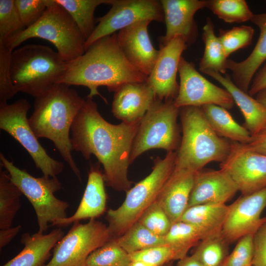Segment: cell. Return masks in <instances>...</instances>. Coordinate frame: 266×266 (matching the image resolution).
<instances>
[{"instance_id": "cell-38", "label": "cell", "mask_w": 266, "mask_h": 266, "mask_svg": "<svg viewBox=\"0 0 266 266\" xmlns=\"http://www.w3.org/2000/svg\"><path fill=\"white\" fill-rule=\"evenodd\" d=\"M138 222L153 233L162 236L167 233L172 225L166 212L157 200L147 209Z\"/></svg>"}, {"instance_id": "cell-44", "label": "cell", "mask_w": 266, "mask_h": 266, "mask_svg": "<svg viewBox=\"0 0 266 266\" xmlns=\"http://www.w3.org/2000/svg\"><path fill=\"white\" fill-rule=\"evenodd\" d=\"M245 145L252 151L266 155V125L252 135L250 141Z\"/></svg>"}, {"instance_id": "cell-40", "label": "cell", "mask_w": 266, "mask_h": 266, "mask_svg": "<svg viewBox=\"0 0 266 266\" xmlns=\"http://www.w3.org/2000/svg\"><path fill=\"white\" fill-rule=\"evenodd\" d=\"M131 261L139 260L155 266H164L180 260L177 252L169 245L163 244L129 254Z\"/></svg>"}, {"instance_id": "cell-31", "label": "cell", "mask_w": 266, "mask_h": 266, "mask_svg": "<svg viewBox=\"0 0 266 266\" xmlns=\"http://www.w3.org/2000/svg\"><path fill=\"white\" fill-rule=\"evenodd\" d=\"M203 238L202 233L197 228L181 221L172 224L164 236L166 244L170 246L177 252L180 260L187 256L189 250Z\"/></svg>"}, {"instance_id": "cell-16", "label": "cell", "mask_w": 266, "mask_h": 266, "mask_svg": "<svg viewBox=\"0 0 266 266\" xmlns=\"http://www.w3.org/2000/svg\"><path fill=\"white\" fill-rule=\"evenodd\" d=\"M188 46L183 37L177 36L160 46L159 57L146 81L156 98L166 101L174 100L176 97L179 87L176 80L179 62Z\"/></svg>"}, {"instance_id": "cell-27", "label": "cell", "mask_w": 266, "mask_h": 266, "mask_svg": "<svg viewBox=\"0 0 266 266\" xmlns=\"http://www.w3.org/2000/svg\"><path fill=\"white\" fill-rule=\"evenodd\" d=\"M201 108L210 126L220 136L240 144L250 141L249 132L239 124L227 109L215 104L205 105Z\"/></svg>"}, {"instance_id": "cell-30", "label": "cell", "mask_w": 266, "mask_h": 266, "mask_svg": "<svg viewBox=\"0 0 266 266\" xmlns=\"http://www.w3.org/2000/svg\"><path fill=\"white\" fill-rule=\"evenodd\" d=\"M20 190L11 181L7 170L0 172V229L11 227L21 208Z\"/></svg>"}, {"instance_id": "cell-10", "label": "cell", "mask_w": 266, "mask_h": 266, "mask_svg": "<svg viewBox=\"0 0 266 266\" xmlns=\"http://www.w3.org/2000/svg\"><path fill=\"white\" fill-rule=\"evenodd\" d=\"M28 101L21 99L12 104L0 103V128L17 140L32 158L43 175L56 177L64 169V164L51 158L38 140L29 123Z\"/></svg>"}, {"instance_id": "cell-36", "label": "cell", "mask_w": 266, "mask_h": 266, "mask_svg": "<svg viewBox=\"0 0 266 266\" xmlns=\"http://www.w3.org/2000/svg\"><path fill=\"white\" fill-rule=\"evenodd\" d=\"M25 29L14 0H0V42H7Z\"/></svg>"}, {"instance_id": "cell-46", "label": "cell", "mask_w": 266, "mask_h": 266, "mask_svg": "<svg viewBox=\"0 0 266 266\" xmlns=\"http://www.w3.org/2000/svg\"><path fill=\"white\" fill-rule=\"evenodd\" d=\"M22 227L18 225L14 227L0 229V249L8 245L12 240L19 233Z\"/></svg>"}, {"instance_id": "cell-51", "label": "cell", "mask_w": 266, "mask_h": 266, "mask_svg": "<svg viewBox=\"0 0 266 266\" xmlns=\"http://www.w3.org/2000/svg\"></svg>"}, {"instance_id": "cell-22", "label": "cell", "mask_w": 266, "mask_h": 266, "mask_svg": "<svg viewBox=\"0 0 266 266\" xmlns=\"http://www.w3.org/2000/svg\"><path fill=\"white\" fill-rule=\"evenodd\" d=\"M99 164L90 166L87 185L75 213L55 222L52 226H67L82 220L96 219L104 213L107 196L103 175L100 170Z\"/></svg>"}, {"instance_id": "cell-17", "label": "cell", "mask_w": 266, "mask_h": 266, "mask_svg": "<svg viewBox=\"0 0 266 266\" xmlns=\"http://www.w3.org/2000/svg\"><path fill=\"white\" fill-rule=\"evenodd\" d=\"M150 21L134 23L117 33L118 44L129 63L148 76L159 57L160 50L153 46L148 32Z\"/></svg>"}, {"instance_id": "cell-2", "label": "cell", "mask_w": 266, "mask_h": 266, "mask_svg": "<svg viewBox=\"0 0 266 266\" xmlns=\"http://www.w3.org/2000/svg\"><path fill=\"white\" fill-rule=\"evenodd\" d=\"M148 76L132 66L118 44L117 33L102 37L91 44L81 56L68 62L66 69L58 83L83 86L90 90L87 98L100 96V86L114 92L130 82H146Z\"/></svg>"}, {"instance_id": "cell-37", "label": "cell", "mask_w": 266, "mask_h": 266, "mask_svg": "<svg viewBox=\"0 0 266 266\" xmlns=\"http://www.w3.org/2000/svg\"><path fill=\"white\" fill-rule=\"evenodd\" d=\"M254 29L249 26L235 27L228 30H220L218 38L227 58L234 52L248 46L252 41Z\"/></svg>"}, {"instance_id": "cell-29", "label": "cell", "mask_w": 266, "mask_h": 266, "mask_svg": "<svg viewBox=\"0 0 266 266\" xmlns=\"http://www.w3.org/2000/svg\"><path fill=\"white\" fill-rule=\"evenodd\" d=\"M73 19L86 40L93 32L96 21V8L102 4H111L112 0H55Z\"/></svg>"}, {"instance_id": "cell-12", "label": "cell", "mask_w": 266, "mask_h": 266, "mask_svg": "<svg viewBox=\"0 0 266 266\" xmlns=\"http://www.w3.org/2000/svg\"><path fill=\"white\" fill-rule=\"evenodd\" d=\"M111 7L104 16L96 19L98 25L86 40L85 51L97 40L142 21L164 22L160 0H112Z\"/></svg>"}, {"instance_id": "cell-1", "label": "cell", "mask_w": 266, "mask_h": 266, "mask_svg": "<svg viewBox=\"0 0 266 266\" xmlns=\"http://www.w3.org/2000/svg\"><path fill=\"white\" fill-rule=\"evenodd\" d=\"M140 122L112 124L100 114L93 99L87 98L71 126L73 150L86 160L94 155L103 166L106 185L119 192H127L133 183L128 171Z\"/></svg>"}, {"instance_id": "cell-48", "label": "cell", "mask_w": 266, "mask_h": 266, "mask_svg": "<svg viewBox=\"0 0 266 266\" xmlns=\"http://www.w3.org/2000/svg\"><path fill=\"white\" fill-rule=\"evenodd\" d=\"M256 99L266 106V89L258 92L256 95Z\"/></svg>"}, {"instance_id": "cell-6", "label": "cell", "mask_w": 266, "mask_h": 266, "mask_svg": "<svg viewBox=\"0 0 266 266\" xmlns=\"http://www.w3.org/2000/svg\"><path fill=\"white\" fill-rule=\"evenodd\" d=\"M176 152L167 153L164 159L157 157L151 173L126 193L124 202L117 208L107 211L106 219L112 238L124 233L137 222L147 209L156 201L174 170Z\"/></svg>"}, {"instance_id": "cell-4", "label": "cell", "mask_w": 266, "mask_h": 266, "mask_svg": "<svg viewBox=\"0 0 266 266\" xmlns=\"http://www.w3.org/2000/svg\"><path fill=\"white\" fill-rule=\"evenodd\" d=\"M182 136L175 167L197 172L212 162H223L232 141L218 135L208 123L201 107L180 108Z\"/></svg>"}, {"instance_id": "cell-24", "label": "cell", "mask_w": 266, "mask_h": 266, "mask_svg": "<svg viewBox=\"0 0 266 266\" xmlns=\"http://www.w3.org/2000/svg\"><path fill=\"white\" fill-rule=\"evenodd\" d=\"M203 73L217 81L231 95L244 117L243 126L251 136L258 133L266 125V106L239 88L229 75H223L213 71H207Z\"/></svg>"}, {"instance_id": "cell-41", "label": "cell", "mask_w": 266, "mask_h": 266, "mask_svg": "<svg viewBox=\"0 0 266 266\" xmlns=\"http://www.w3.org/2000/svg\"><path fill=\"white\" fill-rule=\"evenodd\" d=\"M51 0H14L26 29L37 23L42 17Z\"/></svg>"}, {"instance_id": "cell-47", "label": "cell", "mask_w": 266, "mask_h": 266, "mask_svg": "<svg viewBox=\"0 0 266 266\" xmlns=\"http://www.w3.org/2000/svg\"><path fill=\"white\" fill-rule=\"evenodd\" d=\"M177 266H203L201 263L193 255L186 256L179 260Z\"/></svg>"}, {"instance_id": "cell-39", "label": "cell", "mask_w": 266, "mask_h": 266, "mask_svg": "<svg viewBox=\"0 0 266 266\" xmlns=\"http://www.w3.org/2000/svg\"><path fill=\"white\" fill-rule=\"evenodd\" d=\"M11 50L0 42V103H7L18 92L14 86L11 75Z\"/></svg>"}, {"instance_id": "cell-28", "label": "cell", "mask_w": 266, "mask_h": 266, "mask_svg": "<svg viewBox=\"0 0 266 266\" xmlns=\"http://www.w3.org/2000/svg\"><path fill=\"white\" fill-rule=\"evenodd\" d=\"M202 40L204 51L199 64V70L202 73L213 71L226 74L228 59L218 37L215 34L214 26L210 17H207L203 27Z\"/></svg>"}, {"instance_id": "cell-25", "label": "cell", "mask_w": 266, "mask_h": 266, "mask_svg": "<svg viewBox=\"0 0 266 266\" xmlns=\"http://www.w3.org/2000/svg\"><path fill=\"white\" fill-rule=\"evenodd\" d=\"M64 235L61 229H54L48 234L24 233L21 238L23 249L2 266H43L51 251Z\"/></svg>"}, {"instance_id": "cell-18", "label": "cell", "mask_w": 266, "mask_h": 266, "mask_svg": "<svg viewBox=\"0 0 266 266\" xmlns=\"http://www.w3.org/2000/svg\"><path fill=\"white\" fill-rule=\"evenodd\" d=\"M166 25V33L160 38V46L166 44L177 36L183 37L188 45L194 43L198 30L194 19L195 13L205 7L204 0H161Z\"/></svg>"}, {"instance_id": "cell-49", "label": "cell", "mask_w": 266, "mask_h": 266, "mask_svg": "<svg viewBox=\"0 0 266 266\" xmlns=\"http://www.w3.org/2000/svg\"><path fill=\"white\" fill-rule=\"evenodd\" d=\"M129 266H155L145 262L139 260H133L131 261Z\"/></svg>"}, {"instance_id": "cell-35", "label": "cell", "mask_w": 266, "mask_h": 266, "mask_svg": "<svg viewBox=\"0 0 266 266\" xmlns=\"http://www.w3.org/2000/svg\"><path fill=\"white\" fill-rule=\"evenodd\" d=\"M131 261L129 254L112 238L89 255L85 266H129Z\"/></svg>"}, {"instance_id": "cell-5", "label": "cell", "mask_w": 266, "mask_h": 266, "mask_svg": "<svg viewBox=\"0 0 266 266\" xmlns=\"http://www.w3.org/2000/svg\"><path fill=\"white\" fill-rule=\"evenodd\" d=\"M67 63L48 46H23L12 52L10 70L13 84L18 92L35 98L58 83Z\"/></svg>"}, {"instance_id": "cell-32", "label": "cell", "mask_w": 266, "mask_h": 266, "mask_svg": "<svg viewBox=\"0 0 266 266\" xmlns=\"http://www.w3.org/2000/svg\"><path fill=\"white\" fill-rule=\"evenodd\" d=\"M114 238L129 254L166 244L164 236L155 234L138 222L122 235Z\"/></svg>"}, {"instance_id": "cell-11", "label": "cell", "mask_w": 266, "mask_h": 266, "mask_svg": "<svg viewBox=\"0 0 266 266\" xmlns=\"http://www.w3.org/2000/svg\"><path fill=\"white\" fill-rule=\"evenodd\" d=\"M112 238L108 227L95 219L85 224L75 222L57 243L45 266H85L89 255Z\"/></svg>"}, {"instance_id": "cell-14", "label": "cell", "mask_w": 266, "mask_h": 266, "mask_svg": "<svg viewBox=\"0 0 266 266\" xmlns=\"http://www.w3.org/2000/svg\"><path fill=\"white\" fill-rule=\"evenodd\" d=\"M220 167L230 176L242 195L266 187V155L248 149L245 144L232 142L230 153Z\"/></svg>"}, {"instance_id": "cell-26", "label": "cell", "mask_w": 266, "mask_h": 266, "mask_svg": "<svg viewBox=\"0 0 266 266\" xmlns=\"http://www.w3.org/2000/svg\"><path fill=\"white\" fill-rule=\"evenodd\" d=\"M228 211L226 204L196 205L188 207L179 221L195 226L204 239L221 233Z\"/></svg>"}, {"instance_id": "cell-50", "label": "cell", "mask_w": 266, "mask_h": 266, "mask_svg": "<svg viewBox=\"0 0 266 266\" xmlns=\"http://www.w3.org/2000/svg\"><path fill=\"white\" fill-rule=\"evenodd\" d=\"M164 266H172V263L171 262L167 264L166 265Z\"/></svg>"}, {"instance_id": "cell-19", "label": "cell", "mask_w": 266, "mask_h": 266, "mask_svg": "<svg viewBox=\"0 0 266 266\" xmlns=\"http://www.w3.org/2000/svg\"><path fill=\"white\" fill-rule=\"evenodd\" d=\"M155 99L147 82L127 83L114 91L112 112L123 122H139Z\"/></svg>"}, {"instance_id": "cell-21", "label": "cell", "mask_w": 266, "mask_h": 266, "mask_svg": "<svg viewBox=\"0 0 266 266\" xmlns=\"http://www.w3.org/2000/svg\"><path fill=\"white\" fill-rule=\"evenodd\" d=\"M196 172L174 167L159 194L156 200L172 224L179 220L188 207Z\"/></svg>"}, {"instance_id": "cell-15", "label": "cell", "mask_w": 266, "mask_h": 266, "mask_svg": "<svg viewBox=\"0 0 266 266\" xmlns=\"http://www.w3.org/2000/svg\"><path fill=\"white\" fill-rule=\"evenodd\" d=\"M266 207V187L248 195H242L228 205L222 235L230 244L242 237L254 234L266 221L261 218Z\"/></svg>"}, {"instance_id": "cell-20", "label": "cell", "mask_w": 266, "mask_h": 266, "mask_svg": "<svg viewBox=\"0 0 266 266\" xmlns=\"http://www.w3.org/2000/svg\"><path fill=\"white\" fill-rule=\"evenodd\" d=\"M238 191L233 180L224 170L202 169L196 172L188 207L203 204H225Z\"/></svg>"}, {"instance_id": "cell-33", "label": "cell", "mask_w": 266, "mask_h": 266, "mask_svg": "<svg viewBox=\"0 0 266 266\" xmlns=\"http://www.w3.org/2000/svg\"><path fill=\"white\" fill-rule=\"evenodd\" d=\"M229 244L222 233L210 236L200 240L192 255L203 266H223L229 254Z\"/></svg>"}, {"instance_id": "cell-13", "label": "cell", "mask_w": 266, "mask_h": 266, "mask_svg": "<svg viewBox=\"0 0 266 266\" xmlns=\"http://www.w3.org/2000/svg\"><path fill=\"white\" fill-rule=\"evenodd\" d=\"M178 73L179 91L173 100L177 107L215 104L228 110L233 106V100L226 89L209 81L196 70L193 63L183 57L180 60Z\"/></svg>"}, {"instance_id": "cell-8", "label": "cell", "mask_w": 266, "mask_h": 266, "mask_svg": "<svg viewBox=\"0 0 266 266\" xmlns=\"http://www.w3.org/2000/svg\"><path fill=\"white\" fill-rule=\"evenodd\" d=\"M0 164L8 172L12 182L20 190L32 205L37 218L38 233H43L55 222L66 218L69 205L57 198L55 193L62 184L56 177H35L27 170L16 166L12 162L0 153Z\"/></svg>"}, {"instance_id": "cell-43", "label": "cell", "mask_w": 266, "mask_h": 266, "mask_svg": "<svg viewBox=\"0 0 266 266\" xmlns=\"http://www.w3.org/2000/svg\"><path fill=\"white\" fill-rule=\"evenodd\" d=\"M253 266H266V221L253 236Z\"/></svg>"}, {"instance_id": "cell-42", "label": "cell", "mask_w": 266, "mask_h": 266, "mask_svg": "<svg viewBox=\"0 0 266 266\" xmlns=\"http://www.w3.org/2000/svg\"><path fill=\"white\" fill-rule=\"evenodd\" d=\"M254 234L240 238L223 266H251L254 255Z\"/></svg>"}, {"instance_id": "cell-45", "label": "cell", "mask_w": 266, "mask_h": 266, "mask_svg": "<svg viewBox=\"0 0 266 266\" xmlns=\"http://www.w3.org/2000/svg\"><path fill=\"white\" fill-rule=\"evenodd\" d=\"M266 89V61L264 65L255 73L251 81L248 93L251 96Z\"/></svg>"}, {"instance_id": "cell-9", "label": "cell", "mask_w": 266, "mask_h": 266, "mask_svg": "<svg viewBox=\"0 0 266 266\" xmlns=\"http://www.w3.org/2000/svg\"><path fill=\"white\" fill-rule=\"evenodd\" d=\"M180 108L173 100L154 101L141 120L133 141L130 162L152 149L176 151L180 143L177 118Z\"/></svg>"}, {"instance_id": "cell-7", "label": "cell", "mask_w": 266, "mask_h": 266, "mask_svg": "<svg viewBox=\"0 0 266 266\" xmlns=\"http://www.w3.org/2000/svg\"><path fill=\"white\" fill-rule=\"evenodd\" d=\"M40 38L52 43L64 61L75 60L85 52L86 40L69 13L51 0L41 19L4 43L12 51L26 40Z\"/></svg>"}, {"instance_id": "cell-23", "label": "cell", "mask_w": 266, "mask_h": 266, "mask_svg": "<svg viewBox=\"0 0 266 266\" xmlns=\"http://www.w3.org/2000/svg\"><path fill=\"white\" fill-rule=\"evenodd\" d=\"M250 21L260 30V35L253 50L242 61L228 59L227 62V69L232 72L233 82L247 93L255 73L266 61V13L254 14Z\"/></svg>"}, {"instance_id": "cell-3", "label": "cell", "mask_w": 266, "mask_h": 266, "mask_svg": "<svg viewBox=\"0 0 266 266\" xmlns=\"http://www.w3.org/2000/svg\"><path fill=\"white\" fill-rule=\"evenodd\" d=\"M85 100L70 86L57 83L35 98L33 111L29 118L37 138H46L53 142L80 181L81 173L71 154L69 133Z\"/></svg>"}, {"instance_id": "cell-34", "label": "cell", "mask_w": 266, "mask_h": 266, "mask_svg": "<svg viewBox=\"0 0 266 266\" xmlns=\"http://www.w3.org/2000/svg\"><path fill=\"white\" fill-rule=\"evenodd\" d=\"M205 7L228 23L245 22L254 15L245 0H207Z\"/></svg>"}]
</instances>
